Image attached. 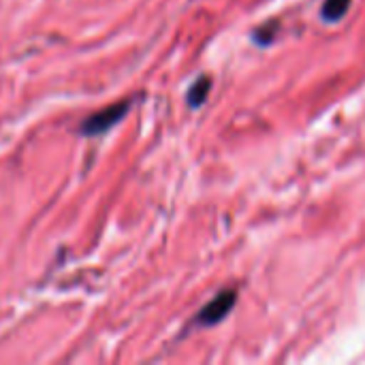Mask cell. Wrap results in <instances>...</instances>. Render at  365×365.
Wrapping results in <instances>:
<instances>
[{
  "mask_svg": "<svg viewBox=\"0 0 365 365\" xmlns=\"http://www.w3.org/2000/svg\"><path fill=\"white\" fill-rule=\"evenodd\" d=\"M130 105H133V101L126 98V101L113 103V105H109V107H105L101 111H94L92 115H88L81 122V128H79L81 135H86V137H98V135L111 130L118 122H122L126 118Z\"/></svg>",
  "mask_w": 365,
  "mask_h": 365,
  "instance_id": "cell-1",
  "label": "cell"
},
{
  "mask_svg": "<svg viewBox=\"0 0 365 365\" xmlns=\"http://www.w3.org/2000/svg\"><path fill=\"white\" fill-rule=\"evenodd\" d=\"M235 304H237V291H235V289H225V291H220L214 299H210V302L197 312L192 325H195L197 329L214 327V325L222 323V321L231 314V310L235 308Z\"/></svg>",
  "mask_w": 365,
  "mask_h": 365,
  "instance_id": "cell-2",
  "label": "cell"
},
{
  "mask_svg": "<svg viewBox=\"0 0 365 365\" xmlns=\"http://www.w3.org/2000/svg\"><path fill=\"white\" fill-rule=\"evenodd\" d=\"M210 90H212V77H207V75L199 77V79L188 88V92H186V103H188V107H190V109L201 107V105L207 101Z\"/></svg>",
  "mask_w": 365,
  "mask_h": 365,
  "instance_id": "cell-3",
  "label": "cell"
},
{
  "mask_svg": "<svg viewBox=\"0 0 365 365\" xmlns=\"http://www.w3.org/2000/svg\"><path fill=\"white\" fill-rule=\"evenodd\" d=\"M351 2L353 0H323V4H321V17L325 21H329V24H336V21H340L349 13Z\"/></svg>",
  "mask_w": 365,
  "mask_h": 365,
  "instance_id": "cell-4",
  "label": "cell"
},
{
  "mask_svg": "<svg viewBox=\"0 0 365 365\" xmlns=\"http://www.w3.org/2000/svg\"><path fill=\"white\" fill-rule=\"evenodd\" d=\"M278 30H280L278 21L261 24L259 28L252 30V41H255L257 45H272V43L276 41V36H278Z\"/></svg>",
  "mask_w": 365,
  "mask_h": 365,
  "instance_id": "cell-5",
  "label": "cell"
}]
</instances>
